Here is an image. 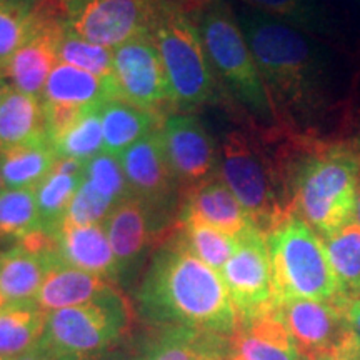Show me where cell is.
I'll list each match as a JSON object with an SVG mask.
<instances>
[{"mask_svg": "<svg viewBox=\"0 0 360 360\" xmlns=\"http://www.w3.org/2000/svg\"><path fill=\"white\" fill-rule=\"evenodd\" d=\"M236 13L278 127L337 137L355 96L340 97L330 51L317 39L250 7Z\"/></svg>", "mask_w": 360, "mask_h": 360, "instance_id": "cell-1", "label": "cell"}, {"mask_svg": "<svg viewBox=\"0 0 360 360\" xmlns=\"http://www.w3.org/2000/svg\"><path fill=\"white\" fill-rule=\"evenodd\" d=\"M134 302L150 327H191L231 339L238 326L222 276L192 254L177 227L152 252Z\"/></svg>", "mask_w": 360, "mask_h": 360, "instance_id": "cell-2", "label": "cell"}, {"mask_svg": "<svg viewBox=\"0 0 360 360\" xmlns=\"http://www.w3.org/2000/svg\"><path fill=\"white\" fill-rule=\"evenodd\" d=\"M207 56L219 82L257 127H278L276 112L255 64L237 13L227 2L215 4L195 17Z\"/></svg>", "mask_w": 360, "mask_h": 360, "instance_id": "cell-3", "label": "cell"}, {"mask_svg": "<svg viewBox=\"0 0 360 360\" xmlns=\"http://www.w3.org/2000/svg\"><path fill=\"white\" fill-rule=\"evenodd\" d=\"M219 175L244 207L254 227L265 236L295 215L285 199L272 155L250 125L224 135Z\"/></svg>", "mask_w": 360, "mask_h": 360, "instance_id": "cell-4", "label": "cell"}, {"mask_svg": "<svg viewBox=\"0 0 360 360\" xmlns=\"http://www.w3.org/2000/svg\"><path fill=\"white\" fill-rule=\"evenodd\" d=\"M152 37L167 74L175 112L193 114L219 101V79L191 15L159 4Z\"/></svg>", "mask_w": 360, "mask_h": 360, "instance_id": "cell-5", "label": "cell"}, {"mask_svg": "<svg viewBox=\"0 0 360 360\" xmlns=\"http://www.w3.org/2000/svg\"><path fill=\"white\" fill-rule=\"evenodd\" d=\"M265 237L272 270L274 302L310 299L345 305L328 262L326 244L307 222L290 215Z\"/></svg>", "mask_w": 360, "mask_h": 360, "instance_id": "cell-6", "label": "cell"}, {"mask_svg": "<svg viewBox=\"0 0 360 360\" xmlns=\"http://www.w3.org/2000/svg\"><path fill=\"white\" fill-rule=\"evenodd\" d=\"M135 309L120 289L94 302L47 312L42 340L58 357L115 350L134 330Z\"/></svg>", "mask_w": 360, "mask_h": 360, "instance_id": "cell-7", "label": "cell"}, {"mask_svg": "<svg viewBox=\"0 0 360 360\" xmlns=\"http://www.w3.org/2000/svg\"><path fill=\"white\" fill-rule=\"evenodd\" d=\"M39 15L90 44L114 49L150 35L157 0H40Z\"/></svg>", "mask_w": 360, "mask_h": 360, "instance_id": "cell-8", "label": "cell"}, {"mask_svg": "<svg viewBox=\"0 0 360 360\" xmlns=\"http://www.w3.org/2000/svg\"><path fill=\"white\" fill-rule=\"evenodd\" d=\"M103 229L115 255L117 285L120 289L134 285L147 257L150 259L155 247L175 231L134 195L112 210Z\"/></svg>", "mask_w": 360, "mask_h": 360, "instance_id": "cell-9", "label": "cell"}, {"mask_svg": "<svg viewBox=\"0 0 360 360\" xmlns=\"http://www.w3.org/2000/svg\"><path fill=\"white\" fill-rule=\"evenodd\" d=\"M160 135L182 200L219 177L220 152L195 114H167L160 124Z\"/></svg>", "mask_w": 360, "mask_h": 360, "instance_id": "cell-10", "label": "cell"}, {"mask_svg": "<svg viewBox=\"0 0 360 360\" xmlns=\"http://www.w3.org/2000/svg\"><path fill=\"white\" fill-rule=\"evenodd\" d=\"M112 82L117 98L141 109L165 117L172 107L167 74L152 34L114 49Z\"/></svg>", "mask_w": 360, "mask_h": 360, "instance_id": "cell-11", "label": "cell"}, {"mask_svg": "<svg viewBox=\"0 0 360 360\" xmlns=\"http://www.w3.org/2000/svg\"><path fill=\"white\" fill-rule=\"evenodd\" d=\"M120 162L130 195L142 200L170 227H177L182 197L165 155L160 127L127 148Z\"/></svg>", "mask_w": 360, "mask_h": 360, "instance_id": "cell-12", "label": "cell"}, {"mask_svg": "<svg viewBox=\"0 0 360 360\" xmlns=\"http://www.w3.org/2000/svg\"><path fill=\"white\" fill-rule=\"evenodd\" d=\"M302 360L335 352L355 337L345 305L310 299L276 304Z\"/></svg>", "mask_w": 360, "mask_h": 360, "instance_id": "cell-13", "label": "cell"}, {"mask_svg": "<svg viewBox=\"0 0 360 360\" xmlns=\"http://www.w3.org/2000/svg\"><path fill=\"white\" fill-rule=\"evenodd\" d=\"M220 276L236 305L238 321L276 304L267 237L259 229L250 227L237 237L236 250Z\"/></svg>", "mask_w": 360, "mask_h": 360, "instance_id": "cell-14", "label": "cell"}, {"mask_svg": "<svg viewBox=\"0 0 360 360\" xmlns=\"http://www.w3.org/2000/svg\"><path fill=\"white\" fill-rule=\"evenodd\" d=\"M229 360H302L277 305L240 319L229 339Z\"/></svg>", "mask_w": 360, "mask_h": 360, "instance_id": "cell-15", "label": "cell"}, {"mask_svg": "<svg viewBox=\"0 0 360 360\" xmlns=\"http://www.w3.org/2000/svg\"><path fill=\"white\" fill-rule=\"evenodd\" d=\"M132 360H229V339L191 327H150Z\"/></svg>", "mask_w": 360, "mask_h": 360, "instance_id": "cell-16", "label": "cell"}, {"mask_svg": "<svg viewBox=\"0 0 360 360\" xmlns=\"http://www.w3.org/2000/svg\"><path fill=\"white\" fill-rule=\"evenodd\" d=\"M40 20L34 37L2 64L8 85L35 97H42L49 75L58 64V42L65 30L56 22Z\"/></svg>", "mask_w": 360, "mask_h": 360, "instance_id": "cell-17", "label": "cell"}, {"mask_svg": "<svg viewBox=\"0 0 360 360\" xmlns=\"http://www.w3.org/2000/svg\"><path fill=\"white\" fill-rule=\"evenodd\" d=\"M179 222H200L236 238L254 227L244 207L220 175L182 200Z\"/></svg>", "mask_w": 360, "mask_h": 360, "instance_id": "cell-18", "label": "cell"}, {"mask_svg": "<svg viewBox=\"0 0 360 360\" xmlns=\"http://www.w3.org/2000/svg\"><path fill=\"white\" fill-rule=\"evenodd\" d=\"M57 255L70 267L97 274L117 285V262L103 224L64 222L53 233Z\"/></svg>", "mask_w": 360, "mask_h": 360, "instance_id": "cell-19", "label": "cell"}, {"mask_svg": "<svg viewBox=\"0 0 360 360\" xmlns=\"http://www.w3.org/2000/svg\"><path fill=\"white\" fill-rule=\"evenodd\" d=\"M120 289L109 278L85 270L70 267L60 259L52 265L40 287L35 304L45 314L52 310L84 305Z\"/></svg>", "mask_w": 360, "mask_h": 360, "instance_id": "cell-20", "label": "cell"}, {"mask_svg": "<svg viewBox=\"0 0 360 360\" xmlns=\"http://www.w3.org/2000/svg\"><path fill=\"white\" fill-rule=\"evenodd\" d=\"M57 260V254H35L20 244L0 252V292L6 302H35L49 270Z\"/></svg>", "mask_w": 360, "mask_h": 360, "instance_id": "cell-21", "label": "cell"}, {"mask_svg": "<svg viewBox=\"0 0 360 360\" xmlns=\"http://www.w3.org/2000/svg\"><path fill=\"white\" fill-rule=\"evenodd\" d=\"M84 177V162L58 157L51 174L34 188L40 224H42L45 232L56 233L57 229L64 222L67 210H69L75 193L82 186Z\"/></svg>", "mask_w": 360, "mask_h": 360, "instance_id": "cell-22", "label": "cell"}, {"mask_svg": "<svg viewBox=\"0 0 360 360\" xmlns=\"http://www.w3.org/2000/svg\"><path fill=\"white\" fill-rule=\"evenodd\" d=\"M103 152L120 157L127 148L160 127L164 117L141 109L120 98H110L102 105Z\"/></svg>", "mask_w": 360, "mask_h": 360, "instance_id": "cell-23", "label": "cell"}, {"mask_svg": "<svg viewBox=\"0 0 360 360\" xmlns=\"http://www.w3.org/2000/svg\"><path fill=\"white\" fill-rule=\"evenodd\" d=\"M115 97L112 77H98L58 62L45 84L42 101L67 107H90Z\"/></svg>", "mask_w": 360, "mask_h": 360, "instance_id": "cell-24", "label": "cell"}, {"mask_svg": "<svg viewBox=\"0 0 360 360\" xmlns=\"http://www.w3.org/2000/svg\"><path fill=\"white\" fill-rule=\"evenodd\" d=\"M47 137L42 97L8 85L0 102V150Z\"/></svg>", "mask_w": 360, "mask_h": 360, "instance_id": "cell-25", "label": "cell"}, {"mask_svg": "<svg viewBox=\"0 0 360 360\" xmlns=\"http://www.w3.org/2000/svg\"><path fill=\"white\" fill-rule=\"evenodd\" d=\"M245 7L254 8L294 27L300 32L321 40L340 37L337 22L321 0H240Z\"/></svg>", "mask_w": 360, "mask_h": 360, "instance_id": "cell-26", "label": "cell"}, {"mask_svg": "<svg viewBox=\"0 0 360 360\" xmlns=\"http://www.w3.org/2000/svg\"><path fill=\"white\" fill-rule=\"evenodd\" d=\"M49 137L0 150V170L6 188H35L57 162Z\"/></svg>", "mask_w": 360, "mask_h": 360, "instance_id": "cell-27", "label": "cell"}, {"mask_svg": "<svg viewBox=\"0 0 360 360\" xmlns=\"http://www.w3.org/2000/svg\"><path fill=\"white\" fill-rule=\"evenodd\" d=\"M322 240L334 270L342 302L349 305L360 299V224L354 220Z\"/></svg>", "mask_w": 360, "mask_h": 360, "instance_id": "cell-28", "label": "cell"}, {"mask_svg": "<svg viewBox=\"0 0 360 360\" xmlns=\"http://www.w3.org/2000/svg\"><path fill=\"white\" fill-rule=\"evenodd\" d=\"M47 314L35 302L7 304L0 312V355L13 359L37 345Z\"/></svg>", "mask_w": 360, "mask_h": 360, "instance_id": "cell-29", "label": "cell"}, {"mask_svg": "<svg viewBox=\"0 0 360 360\" xmlns=\"http://www.w3.org/2000/svg\"><path fill=\"white\" fill-rule=\"evenodd\" d=\"M105 103V102H103ZM103 103L90 105L64 134L52 142L60 159H72L87 164L103 152V130L101 110Z\"/></svg>", "mask_w": 360, "mask_h": 360, "instance_id": "cell-30", "label": "cell"}, {"mask_svg": "<svg viewBox=\"0 0 360 360\" xmlns=\"http://www.w3.org/2000/svg\"><path fill=\"white\" fill-rule=\"evenodd\" d=\"M44 231L34 188H4L0 192V240L20 242Z\"/></svg>", "mask_w": 360, "mask_h": 360, "instance_id": "cell-31", "label": "cell"}, {"mask_svg": "<svg viewBox=\"0 0 360 360\" xmlns=\"http://www.w3.org/2000/svg\"><path fill=\"white\" fill-rule=\"evenodd\" d=\"M40 0H0V64L25 45L40 27Z\"/></svg>", "mask_w": 360, "mask_h": 360, "instance_id": "cell-32", "label": "cell"}, {"mask_svg": "<svg viewBox=\"0 0 360 360\" xmlns=\"http://www.w3.org/2000/svg\"><path fill=\"white\" fill-rule=\"evenodd\" d=\"M177 229L192 254H195L215 272H222L237 247L236 237L200 222H179Z\"/></svg>", "mask_w": 360, "mask_h": 360, "instance_id": "cell-33", "label": "cell"}, {"mask_svg": "<svg viewBox=\"0 0 360 360\" xmlns=\"http://www.w3.org/2000/svg\"><path fill=\"white\" fill-rule=\"evenodd\" d=\"M58 62L77 67L98 77H112L114 69V51L102 45L90 44L87 40L64 30L58 42Z\"/></svg>", "mask_w": 360, "mask_h": 360, "instance_id": "cell-34", "label": "cell"}, {"mask_svg": "<svg viewBox=\"0 0 360 360\" xmlns=\"http://www.w3.org/2000/svg\"><path fill=\"white\" fill-rule=\"evenodd\" d=\"M85 180L112 204L119 205L130 195L120 157L102 152L85 164Z\"/></svg>", "mask_w": 360, "mask_h": 360, "instance_id": "cell-35", "label": "cell"}, {"mask_svg": "<svg viewBox=\"0 0 360 360\" xmlns=\"http://www.w3.org/2000/svg\"><path fill=\"white\" fill-rule=\"evenodd\" d=\"M115 207V204H112L109 199H105L101 192H97L84 179L82 186H80L77 193H75L74 200H72L69 210H67L64 222L74 225L103 224Z\"/></svg>", "mask_w": 360, "mask_h": 360, "instance_id": "cell-36", "label": "cell"}, {"mask_svg": "<svg viewBox=\"0 0 360 360\" xmlns=\"http://www.w3.org/2000/svg\"><path fill=\"white\" fill-rule=\"evenodd\" d=\"M337 137L347 139V141L354 142L355 146L360 147V102L357 97H354L352 105H350L347 117H345Z\"/></svg>", "mask_w": 360, "mask_h": 360, "instance_id": "cell-37", "label": "cell"}, {"mask_svg": "<svg viewBox=\"0 0 360 360\" xmlns=\"http://www.w3.org/2000/svg\"><path fill=\"white\" fill-rule=\"evenodd\" d=\"M157 2L179 8V11L191 15L192 19H195V17L204 12L205 8L212 7L215 4L225 2V0H157Z\"/></svg>", "mask_w": 360, "mask_h": 360, "instance_id": "cell-38", "label": "cell"}, {"mask_svg": "<svg viewBox=\"0 0 360 360\" xmlns=\"http://www.w3.org/2000/svg\"><path fill=\"white\" fill-rule=\"evenodd\" d=\"M58 359L60 357H58L51 347H47V345L40 340L37 345H34L32 349L27 350L24 354L17 355V357H13L12 360H58Z\"/></svg>", "mask_w": 360, "mask_h": 360, "instance_id": "cell-39", "label": "cell"}, {"mask_svg": "<svg viewBox=\"0 0 360 360\" xmlns=\"http://www.w3.org/2000/svg\"><path fill=\"white\" fill-rule=\"evenodd\" d=\"M359 345H360V340H359V337L355 335L354 339L350 340L349 344H345L342 349L335 350V352L321 355V357L315 359V360H349L350 355H352V352L355 350V347H359Z\"/></svg>", "mask_w": 360, "mask_h": 360, "instance_id": "cell-40", "label": "cell"}, {"mask_svg": "<svg viewBox=\"0 0 360 360\" xmlns=\"http://www.w3.org/2000/svg\"><path fill=\"white\" fill-rule=\"evenodd\" d=\"M58 360H122V357L115 350H110V352L94 355H65V357H60Z\"/></svg>", "mask_w": 360, "mask_h": 360, "instance_id": "cell-41", "label": "cell"}, {"mask_svg": "<svg viewBox=\"0 0 360 360\" xmlns=\"http://www.w3.org/2000/svg\"><path fill=\"white\" fill-rule=\"evenodd\" d=\"M347 312H349L350 322H352L355 335H357L359 340H360V299L354 300V302L349 304Z\"/></svg>", "mask_w": 360, "mask_h": 360, "instance_id": "cell-42", "label": "cell"}, {"mask_svg": "<svg viewBox=\"0 0 360 360\" xmlns=\"http://www.w3.org/2000/svg\"><path fill=\"white\" fill-rule=\"evenodd\" d=\"M7 87H8V82H7V79H6V74H4L2 64H0V102H2L4 92H6Z\"/></svg>", "mask_w": 360, "mask_h": 360, "instance_id": "cell-43", "label": "cell"}, {"mask_svg": "<svg viewBox=\"0 0 360 360\" xmlns=\"http://www.w3.org/2000/svg\"><path fill=\"white\" fill-rule=\"evenodd\" d=\"M355 220L360 224V191L357 195V205H355Z\"/></svg>", "mask_w": 360, "mask_h": 360, "instance_id": "cell-44", "label": "cell"}, {"mask_svg": "<svg viewBox=\"0 0 360 360\" xmlns=\"http://www.w3.org/2000/svg\"><path fill=\"white\" fill-rule=\"evenodd\" d=\"M349 360H360V345L359 347H355V350L352 352V355H350Z\"/></svg>", "mask_w": 360, "mask_h": 360, "instance_id": "cell-45", "label": "cell"}, {"mask_svg": "<svg viewBox=\"0 0 360 360\" xmlns=\"http://www.w3.org/2000/svg\"><path fill=\"white\" fill-rule=\"evenodd\" d=\"M6 305H7V302H6V299H4L2 292H0V312H2V310H4V307H6Z\"/></svg>", "mask_w": 360, "mask_h": 360, "instance_id": "cell-46", "label": "cell"}, {"mask_svg": "<svg viewBox=\"0 0 360 360\" xmlns=\"http://www.w3.org/2000/svg\"><path fill=\"white\" fill-rule=\"evenodd\" d=\"M6 188V184H4V179H2V170H0V192Z\"/></svg>", "mask_w": 360, "mask_h": 360, "instance_id": "cell-47", "label": "cell"}, {"mask_svg": "<svg viewBox=\"0 0 360 360\" xmlns=\"http://www.w3.org/2000/svg\"><path fill=\"white\" fill-rule=\"evenodd\" d=\"M0 360H12V359H8V357H4V355H0Z\"/></svg>", "mask_w": 360, "mask_h": 360, "instance_id": "cell-48", "label": "cell"}]
</instances>
